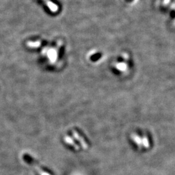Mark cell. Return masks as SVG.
I'll use <instances>...</instances> for the list:
<instances>
[{
	"mask_svg": "<svg viewBox=\"0 0 175 175\" xmlns=\"http://www.w3.org/2000/svg\"><path fill=\"white\" fill-rule=\"evenodd\" d=\"M132 138L134 140V142H136V143L138 145L139 147L142 146V139L140 138L138 135L137 134H132Z\"/></svg>",
	"mask_w": 175,
	"mask_h": 175,
	"instance_id": "7",
	"label": "cell"
},
{
	"mask_svg": "<svg viewBox=\"0 0 175 175\" xmlns=\"http://www.w3.org/2000/svg\"><path fill=\"white\" fill-rule=\"evenodd\" d=\"M44 1L45 2V3H46V5L49 7V9L51 10L52 12H55L58 11V6L57 5L53 3L52 2L50 1V0H44Z\"/></svg>",
	"mask_w": 175,
	"mask_h": 175,
	"instance_id": "3",
	"label": "cell"
},
{
	"mask_svg": "<svg viewBox=\"0 0 175 175\" xmlns=\"http://www.w3.org/2000/svg\"><path fill=\"white\" fill-rule=\"evenodd\" d=\"M41 45V42L37 40V41H29L27 42V46L31 48H37L38 47L40 46Z\"/></svg>",
	"mask_w": 175,
	"mask_h": 175,
	"instance_id": "5",
	"label": "cell"
},
{
	"mask_svg": "<svg viewBox=\"0 0 175 175\" xmlns=\"http://www.w3.org/2000/svg\"><path fill=\"white\" fill-rule=\"evenodd\" d=\"M58 47H47L43 50L42 53L46 54L49 62L53 64L55 62L58 58Z\"/></svg>",
	"mask_w": 175,
	"mask_h": 175,
	"instance_id": "1",
	"label": "cell"
},
{
	"mask_svg": "<svg viewBox=\"0 0 175 175\" xmlns=\"http://www.w3.org/2000/svg\"><path fill=\"white\" fill-rule=\"evenodd\" d=\"M170 0H165V3H168Z\"/></svg>",
	"mask_w": 175,
	"mask_h": 175,
	"instance_id": "9",
	"label": "cell"
},
{
	"mask_svg": "<svg viewBox=\"0 0 175 175\" xmlns=\"http://www.w3.org/2000/svg\"><path fill=\"white\" fill-rule=\"evenodd\" d=\"M142 145L145 148H148L149 147V140L146 136H143L142 138Z\"/></svg>",
	"mask_w": 175,
	"mask_h": 175,
	"instance_id": "8",
	"label": "cell"
},
{
	"mask_svg": "<svg viewBox=\"0 0 175 175\" xmlns=\"http://www.w3.org/2000/svg\"><path fill=\"white\" fill-rule=\"evenodd\" d=\"M72 134H73V136L75 137V138L77 140H78V141H79L80 143H81L82 147L84 149H88V145H87L86 142H85L84 139L82 136H80L79 134L77 131H73L72 132Z\"/></svg>",
	"mask_w": 175,
	"mask_h": 175,
	"instance_id": "2",
	"label": "cell"
},
{
	"mask_svg": "<svg viewBox=\"0 0 175 175\" xmlns=\"http://www.w3.org/2000/svg\"><path fill=\"white\" fill-rule=\"evenodd\" d=\"M64 141H65V142H66V143L69 144V145H71V146L73 147L76 150H79V146L77 145H76L75 143V142H73V140L71 138H70L69 136H65V138H64Z\"/></svg>",
	"mask_w": 175,
	"mask_h": 175,
	"instance_id": "4",
	"label": "cell"
},
{
	"mask_svg": "<svg viewBox=\"0 0 175 175\" xmlns=\"http://www.w3.org/2000/svg\"><path fill=\"white\" fill-rule=\"evenodd\" d=\"M116 68L119 70V71H121V72H124L126 71L128 66H127V64L124 62H119V63H117L116 64Z\"/></svg>",
	"mask_w": 175,
	"mask_h": 175,
	"instance_id": "6",
	"label": "cell"
}]
</instances>
